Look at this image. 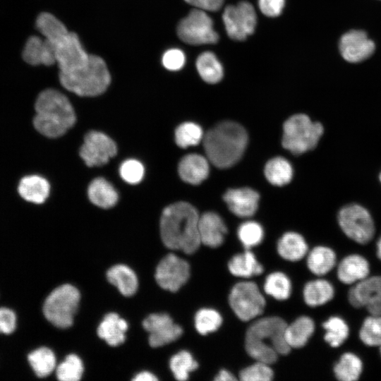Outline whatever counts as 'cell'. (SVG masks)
Segmentation results:
<instances>
[{
	"mask_svg": "<svg viewBox=\"0 0 381 381\" xmlns=\"http://www.w3.org/2000/svg\"><path fill=\"white\" fill-rule=\"evenodd\" d=\"M369 272L370 266L367 260L356 254L345 257L337 267V277L346 284H351L365 279Z\"/></svg>",
	"mask_w": 381,
	"mask_h": 381,
	"instance_id": "21",
	"label": "cell"
},
{
	"mask_svg": "<svg viewBox=\"0 0 381 381\" xmlns=\"http://www.w3.org/2000/svg\"><path fill=\"white\" fill-rule=\"evenodd\" d=\"M28 359L35 373L40 377L48 376L55 368L54 353L47 347H41L31 352Z\"/></svg>",
	"mask_w": 381,
	"mask_h": 381,
	"instance_id": "36",
	"label": "cell"
},
{
	"mask_svg": "<svg viewBox=\"0 0 381 381\" xmlns=\"http://www.w3.org/2000/svg\"><path fill=\"white\" fill-rule=\"evenodd\" d=\"M326 332L324 339L332 347L341 345L349 336V327L345 321L339 317H331L322 324Z\"/></svg>",
	"mask_w": 381,
	"mask_h": 381,
	"instance_id": "38",
	"label": "cell"
},
{
	"mask_svg": "<svg viewBox=\"0 0 381 381\" xmlns=\"http://www.w3.org/2000/svg\"><path fill=\"white\" fill-rule=\"evenodd\" d=\"M197 70L204 81L214 84L223 77V68L215 55L210 52L202 53L196 61Z\"/></svg>",
	"mask_w": 381,
	"mask_h": 381,
	"instance_id": "33",
	"label": "cell"
},
{
	"mask_svg": "<svg viewBox=\"0 0 381 381\" xmlns=\"http://www.w3.org/2000/svg\"><path fill=\"white\" fill-rule=\"evenodd\" d=\"M222 18L227 35L234 40H244L255 31L257 16L254 7L248 1L227 6Z\"/></svg>",
	"mask_w": 381,
	"mask_h": 381,
	"instance_id": "11",
	"label": "cell"
},
{
	"mask_svg": "<svg viewBox=\"0 0 381 381\" xmlns=\"http://www.w3.org/2000/svg\"><path fill=\"white\" fill-rule=\"evenodd\" d=\"M315 325L311 318L301 316L291 324L287 325L285 329V339L290 348L304 346L314 332Z\"/></svg>",
	"mask_w": 381,
	"mask_h": 381,
	"instance_id": "26",
	"label": "cell"
},
{
	"mask_svg": "<svg viewBox=\"0 0 381 381\" xmlns=\"http://www.w3.org/2000/svg\"><path fill=\"white\" fill-rule=\"evenodd\" d=\"M49 183L47 179L38 175L23 177L18 186V192L25 200L35 204L43 203L49 196Z\"/></svg>",
	"mask_w": 381,
	"mask_h": 381,
	"instance_id": "23",
	"label": "cell"
},
{
	"mask_svg": "<svg viewBox=\"0 0 381 381\" xmlns=\"http://www.w3.org/2000/svg\"><path fill=\"white\" fill-rule=\"evenodd\" d=\"M202 130L200 126L195 123L186 122L176 129V143L182 148L196 145L202 140Z\"/></svg>",
	"mask_w": 381,
	"mask_h": 381,
	"instance_id": "42",
	"label": "cell"
},
{
	"mask_svg": "<svg viewBox=\"0 0 381 381\" xmlns=\"http://www.w3.org/2000/svg\"><path fill=\"white\" fill-rule=\"evenodd\" d=\"M83 365L75 354L67 356L56 368V377L62 381H78L81 378Z\"/></svg>",
	"mask_w": 381,
	"mask_h": 381,
	"instance_id": "43",
	"label": "cell"
},
{
	"mask_svg": "<svg viewBox=\"0 0 381 381\" xmlns=\"http://www.w3.org/2000/svg\"><path fill=\"white\" fill-rule=\"evenodd\" d=\"M23 60L32 66H52L56 63L54 45L46 38L31 36L22 52Z\"/></svg>",
	"mask_w": 381,
	"mask_h": 381,
	"instance_id": "20",
	"label": "cell"
},
{
	"mask_svg": "<svg viewBox=\"0 0 381 381\" xmlns=\"http://www.w3.org/2000/svg\"><path fill=\"white\" fill-rule=\"evenodd\" d=\"M52 44L60 71L68 72L82 68L89 59L90 54L85 51L75 32H69Z\"/></svg>",
	"mask_w": 381,
	"mask_h": 381,
	"instance_id": "14",
	"label": "cell"
},
{
	"mask_svg": "<svg viewBox=\"0 0 381 381\" xmlns=\"http://www.w3.org/2000/svg\"><path fill=\"white\" fill-rule=\"evenodd\" d=\"M35 109L34 127L49 138L64 135L75 122L71 102L64 95L54 89H47L40 93Z\"/></svg>",
	"mask_w": 381,
	"mask_h": 381,
	"instance_id": "4",
	"label": "cell"
},
{
	"mask_svg": "<svg viewBox=\"0 0 381 381\" xmlns=\"http://www.w3.org/2000/svg\"><path fill=\"white\" fill-rule=\"evenodd\" d=\"M248 142L246 130L233 121H223L210 128L203 138L210 161L224 169L235 164L242 157Z\"/></svg>",
	"mask_w": 381,
	"mask_h": 381,
	"instance_id": "3",
	"label": "cell"
},
{
	"mask_svg": "<svg viewBox=\"0 0 381 381\" xmlns=\"http://www.w3.org/2000/svg\"><path fill=\"white\" fill-rule=\"evenodd\" d=\"M380 353H381V346H380Z\"/></svg>",
	"mask_w": 381,
	"mask_h": 381,
	"instance_id": "55",
	"label": "cell"
},
{
	"mask_svg": "<svg viewBox=\"0 0 381 381\" xmlns=\"http://www.w3.org/2000/svg\"><path fill=\"white\" fill-rule=\"evenodd\" d=\"M265 175L270 183L282 186L290 182L293 169L286 159L277 157L269 160L266 164Z\"/></svg>",
	"mask_w": 381,
	"mask_h": 381,
	"instance_id": "34",
	"label": "cell"
},
{
	"mask_svg": "<svg viewBox=\"0 0 381 381\" xmlns=\"http://www.w3.org/2000/svg\"><path fill=\"white\" fill-rule=\"evenodd\" d=\"M228 267L233 275L243 278L259 275L263 272L262 265L248 249L234 255L228 262Z\"/></svg>",
	"mask_w": 381,
	"mask_h": 381,
	"instance_id": "27",
	"label": "cell"
},
{
	"mask_svg": "<svg viewBox=\"0 0 381 381\" xmlns=\"http://www.w3.org/2000/svg\"><path fill=\"white\" fill-rule=\"evenodd\" d=\"M379 180H380V183H381V171H380V173L379 174Z\"/></svg>",
	"mask_w": 381,
	"mask_h": 381,
	"instance_id": "54",
	"label": "cell"
},
{
	"mask_svg": "<svg viewBox=\"0 0 381 381\" xmlns=\"http://www.w3.org/2000/svg\"><path fill=\"white\" fill-rule=\"evenodd\" d=\"M121 178L131 184L138 183L144 176L143 164L135 159L124 161L119 169Z\"/></svg>",
	"mask_w": 381,
	"mask_h": 381,
	"instance_id": "46",
	"label": "cell"
},
{
	"mask_svg": "<svg viewBox=\"0 0 381 381\" xmlns=\"http://www.w3.org/2000/svg\"><path fill=\"white\" fill-rule=\"evenodd\" d=\"M199 218L196 209L186 202H178L167 207L160 219L161 238L165 246L186 254L194 253L201 243Z\"/></svg>",
	"mask_w": 381,
	"mask_h": 381,
	"instance_id": "1",
	"label": "cell"
},
{
	"mask_svg": "<svg viewBox=\"0 0 381 381\" xmlns=\"http://www.w3.org/2000/svg\"><path fill=\"white\" fill-rule=\"evenodd\" d=\"M16 325V317L14 312L6 308H0V333H12Z\"/></svg>",
	"mask_w": 381,
	"mask_h": 381,
	"instance_id": "48",
	"label": "cell"
},
{
	"mask_svg": "<svg viewBox=\"0 0 381 381\" xmlns=\"http://www.w3.org/2000/svg\"><path fill=\"white\" fill-rule=\"evenodd\" d=\"M287 324L281 318L271 316L260 318L248 328L245 347L250 356L256 361L272 364L279 355H286L291 348L285 339Z\"/></svg>",
	"mask_w": 381,
	"mask_h": 381,
	"instance_id": "2",
	"label": "cell"
},
{
	"mask_svg": "<svg viewBox=\"0 0 381 381\" xmlns=\"http://www.w3.org/2000/svg\"><path fill=\"white\" fill-rule=\"evenodd\" d=\"M259 198V194L250 188L229 189L223 196L231 212L240 217H248L255 214Z\"/></svg>",
	"mask_w": 381,
	"mask_h": 381,
	"instance_id": "18",
	"label": "cell"
},
{
	"mask_svg": "<svg viewBox=\"0 0 381 381\" xmlns=\"http://www.w3.org/2000/svg\"><path fill=\"white\" fill-rule=\"evenodd\" d=\"M363 363L361 359L352 353L341 355L334 367L336 377L341 381L357 380L362 372Z\"/></svg>",
	"mask_w": 381,
	"mask_h": 381,
	"instance_id": "35",
	"label": "cell"
},
{
	"mask_svg": "<svg viewBox=\"0 0 381 381\" xmlns=\"http://www.w3.org/2000/svg\"><path fill=\"white\" fill-rule=\"evenodd\" d=\"M190 277L187 261L174 253L164 256L158 264L155 279L160 287L176 292L186 283Z\"/></svg>",
	"mask_w": 381,
	"mask_h": 381,
	"instance_id": "12",
	"label": "cell"
},
{
	"mask_svg": "<svg viewBox=\"0 0 381 381\" xmlns=\"http://www.w3.org/2000/svg\"><path fill=\"white\" fill-rule=\"evenodd\" d=\"M350 304L364 308L370 315H381V276H373L357 282L348 293Z\"/></svg>",
	"mask_w": 381,
	"mask_h": 381,
	"instance_id": "13",
	"label": "cell"
},
{
	"mask_svg": "<svg viewBox=\"0 0 381 381\" xmlns=\"http://www.w3.org/2000/svg\"><path fill=\"white\" fill-rule=\"evenodd\" d=\"M332 285L327 280L316 279L308 282L303 289V298L306 303L315 307L329 301L334 296Z\"/></svg>",
	"mask_w": 381,
	"mask_h": 381,
	"instance_id": "31",
	"label": "cell"
},
{
	"mask_svg": "<svg viewBox=\"0 0 381 381\" xmlns=\"http://www.w3.org/2000/svg\"><path fill=\"white\" fill-rule=\"evenodd\" d=\"M229 301L236 315L243 321L258 317L265 306L264 296L253 282H241L235 284L229 294Z\"/></svg>",
	"mask_w": 381,
	"mask_h": 381,
	"instance_id": "10",
	"label": "cell"
},
{
	"mask_svg": "<svg viewBox=\"0 0 381 381\" xmlns=\"http://www.w3.org/2000/svg\"><path fill=\"white\" fill-rule=\"evenodd\" d=\"M184 53L179 49H171L167 51L162 57L164 66L170 71H178L185 64Z\"/></svg>",
	"mask_w": 381,
	"mask_h": 381,
	"instance_id": "47",
	"label": "cell"
},
{
	"mask_svg": "<svg viewBox=\"0 0 381 381\" xmlns=\"http://www.w3.org/2000/svg\"><path fill=\"white\" fill-rule=\"evenodd\" d=\"M90 201L102 208H109L116 205L118 193L110 183L103 178L94 179L87 190Z\"/></svg>",
	"mask_w": 381,
	"mask_h": 381,
	"instance_id": "29",
	"label": "cell"
},
{
	"mask_svg": "<svg viewBox=\"0 0 381 381\" xmlns=\"http://www.w3.org/2000/svg\"><path fill=\"white\" fill-rule=\"evenodd\" d=\"M127 329L128 324L124 319L115 313H110L104 316L98 326L97 334L109 345L116 346L125 341Z\"/></svg>",
	"mask_w": 381,
	"mask_h": 381,
	"instance_id": "24",
	"label": "cell"
},
{
	"mask_svg": "<svg viewBox=\"0 0 381 381\" xmlns=\"http://www.w3.org/2000/svg\"><path fill=\"white\" fill-rule=\"evenodd\" d=\"M285 0H258L261 12L268 17H276L281 14Z\"/></svg>",
	"mask_w": 381,
	"mask_h": 381,
	"instance_id": "49",
	"label": "cell"
},
{
	"mask_svg": "<svg viewBox=\"0 0 381 381\" xmlns=\"http://www.w3.org/2000/svg\"><path fill=\"white\" fill-rule=\"evenodd\" d=\"M324 133L320 122H313L308 116L295 114L283 126L282 146L294 155L313 150Z\"/></svg>",
	"mask_w": 381,
	"mask_h": 381,
	"instance_id": "6",
	"label": "cell"
},
{
	"mask_svg": "<svg viewBox=\"0 0 381 381\" xmlns=\"http://www.w3.org/2000/svg\"><path fill=\"white\" fill-rule=\"evenodd\" d=\"M116 143L107 135L98 131H90L80 149V155L89 167L105 164L116 154Z\"/></svg>",
	"mask_w": 381,
	"mask_h": 381,
	"instance_id": "15",
	"label": "cell"
},
{
	"mask_svg": "<svg viewBox=\"0 0 381 381\" xmlns=\"http://www.w3.org/2000/svg\"><path fill=\"white\" fill-rule=\"evenodd\" d=\"M361 340L370 346H381V315L367 317L359 332Z\"/></svg>",
	"mask_w": 381,
	"mask_h": 381,
	"instance_id": "40",
	"label": "cell"
},
{
	"mask_svg": "<svg viewBox=\"0 0 381 381\" xmlns=\"http://www.w3.org/2000/svg\"><path fill=\"white\" fill-rule=\"evenodd\" d=\"M149 333V344L152 347H159L179 339L182 328L166 313H154L147 317L143 322Z\"/></svg>",
	"mask_w": 381,
	"mask_h": 381,
	"instance_id": "16",
	"label": "cell"
},
{
	"mask_svg": "<svg viewBox=\"0 0 381 381\" xmlns=\"http://www.w3.org/2000/svg\"><path fill=\"white\" fill-rule=\"evenodd\" d=\"M198 230L201 243L210 248L220 246L227 232L221 217L213 212H205L200 217Z\"/></svg>",
	"mask_w": 381,
	"mask_h": 381,
	"instance_id": "19",
	"label": "cell"
},
{
	"mask_svg": "<svg viewBox=\"0 0 381 381\" xmlns=\"http://www.w3.org/2000/svg\"><path fill=\"white\" fill-rule=\"evenodd\" d=\"M169 366L174 377L183 381L188 380L190 372L197 369L198 363L189 351L183 350L171 358Z\"/></svg>",
	"mask_w": 381,
	"mask_h": 381,
	"instance_id": "39",
	"label": "cell"
},
{
	"mask_svg": "<svg viewBox=\"0 0 381 381\" xmlns=\"http://www.w3.org/2000/svg\"><path fill=\"white\" fill-rule=\"evenodd\" d=\"M36 27L42 36L52 44H54L69 32L64 24L49 13H42L38 16Z\"/></svg>",
	"mask_w": 381,
	"mask_h": 381,
	"instance_id": "32",
	"label": "cell"
},
{
	"mask_svg": "<svg viewBox=\"0 0 381 381\" xmlns=\"http://www.w3.org/2000/svg\"><path fill=\"white\" fill-rule=\"evenodd\" d=\"M264 290L267 294L277 300H285L291 295V281L282 272H272L265 279Z\"/></svg>",
	"mask_w": 381,
	"mask_h": 381,
	"instance_id": "37",
	"label": "cell"
},
{
	"mask_svg": "<svg viewBox=\"0 0 381 381\" xmlns=\"http://www.w3.org/2000/svg\"><path fill=\"white\" fill-rule=\"evenodd\" d=\"M236 380L234 375L225 369L221 370L214 377V380L216 381H230Z\"/></svg>",
	"mask_w": 381,
	"mask_h": 381,
	"instance_id": "51",
	"label": "cell"
},
{
	"mask_svg": "<svg viewBox=\"0 0 381 381\" xmlns=\"http://www.w3.org/2000/svg\"><path fill=\"white\" fill-rule=\"evenodd\" d=\"M135 381H156L157 378L153 374L147 371H143L133 379Z\"/></svg>",
	"mask_w": 381,
	"mask_h": 381,
	"instance_id": "52",
	"label": "cell"
},
{
	"mask_svg": "<svg viewBox=\"0 0 381 381\" xmlns=\"http://www.w3.org/2000/svg\"><path fill=\"white\" fill-rule=\"evenodd\" d=\"M222 323V318L219 312L212 308L200 309L195 316V326L202 335L216 331Z\"/></svg>",
	"mask_w": 381,
	"mask_h": 381,
	"instance_id": "41",
	"label": "cell"
},
{
	"mask_svg": "<svg viewBox=\"0 0 381 381\" xmlns=\"http://www.w3.org/2000/svg\"><path fill=\"white\" fill-rule=\"evenodd\" d=\"M179 174L185 182L193 185L199 184L208 176V162L200 155H187L179 164Z\"/></svg>",
	"mask_w": 381,
	"mask_h": 381,
	"instance_id": "22",
	"label": "cell"
},
{
	"mask_svg": "<svg viewBox=\"0 0 381 381\" xmlns=\"http://www.w3.org/2000/svg\"><path fill=\"white\" fill-rule=\"evenodd\" d=\"M377 255L378 258L381 260V237L377 243Z\"/></svg>",
	"mask_w": 381,
	"mask_h": 381,
	"instance_id": "53",
	"label": "cell"
},
{
	"mask_svg": "<svg viewBox=\"0 0 381 381\" xmlns=\"http://www.w3.org/2000/svg\"><path fill=\"white\" fill-rule=\"evenodd\" d=\"M177 35L181 40L192 45L214 44L219 40L212 18L200 8L193 9L179 22Z\"/></svg>",
	"mask_w": 381,
	"mask_h": 381,
	"instance_id": "9",
	"label": "cell"
},
{
	"mask_svg": "<svg viewBox=\"0 0 381 381\" xmlns=\"http://www.w3.org/2000/svg\"><path fill=\"white\" fill-rule=\"evenodd\" d=\"M263 236L262 227L256 222H243L238 229V238L246 249H250L260 244Z\"/></svg>",
	"mask_w": 381,
	"mask_h": 381,
	"instance_id": "44",
	"label": "cell"
},
{
	"mask_svg": "<svg viewBox=\"0 0 381 381\" xmlns=\"http://www.w3.org/2000/svg\"><path fill=\"white\" fill-rule=\"evenodd\" d=\"M336 265V255L333 250L326 246H317L308 254L307 265L315 274H326Z\"/></svg>",
	"mask_w": 381,
	"mask_h": 381,
	"instance_id": "30",
	"label": "cell"
},
{
	"mask_svg": "<svg viewBox=\"0 0 381 381\" xmlns=\"http://www.w3.org/2000/svg\"><path fill=\"white\" fill-rule=\"evenodd\" d=\"M188 4L204 11H217L223 4L224 0H184Z\"/></svg>",
	"mask_w": 381,
	"mask_h": 381,
	"instance_id": "50",
	"label": "cell"
},
{
	"mask_svg": "<svg viewBox=\"0 0 381 381\" xmlns=\"http://www.w3.org/2000/svg\"><path fill=\"white\" fill-rule=\"evenodd\" d=\"M339 50L346 61L357 63L372 55L375 50V44L365 32L351 30L341 37Z\"/></svg>",
	"mask_w": 381,
	"mask_h": 381,
	"instance_id": "17",
	"label": "cell"
},
{
	"mask_svg": "<svg viewBox=\"0 0 381 381\" xmlns=\"http://www.w3.org/2000/svg\"><path fill=\"white\" fill-rule=\"evenodd\" d=\"M277 252L285 260L297 261L308 252V245L303 237L296 232L285 233L278 241Z\"/></svg>",
	"mask_w": 381,
	"mask_h": 381,
	"instance_id": "28",
	"label": "cell"
},
{
	"mask_svg": "<svg viewBox=\"0 0 381 381\" xmlns=\"http://www.w3.org/2000/svg\"><path fill=\"white\" fill-rule=\"evenodd\" d=\"M80 298V293L75 286L68 284L58 286L44 301L43 312L45 318L59 328L71 326Z\"/></svg>",
	"mask_w": 381,
	"mask_h": 381,
	"instance_id": "7",
	"label": "cell"
},
{
	"mask_svg": "<svg viewBox=\"0 0 381 381\" xmlns=\"http://www.w3.org/2000/svg\"><path fill=\"white\" fill-rule=\"evenodd\" d=\"M273 376V371L269 364L258 361L239 373V378L243 381H270Z\"/></svg>",
	"mask_w": 381,
	"mask_h": 381,
	"instance_id": "45",
	"label": "cell"
},
{
	"mask_svg": "<svg viewBox=\"0 0 381 381\" xmlns=\"http://www.w3.org/2000/svg\"><path fill=\"white\" fill-rule=\"evenodd\" d=\"M107 277L125 296L133 295L138 289V278L135 272L126 265H116L111 267L107 272Z\"/></svg>",
	"mask_w": 381,
	"mask_h": 381,
	"instance_id": "25",
	"label": "cell"
},
{
	"mask_svg": "<svg viewBox=\"0 0 381 381\" xmlns=\"http://www.w3.org/2000/svg\"><path fill=\"white\" fill-rule=\"evenodd\" d=\"M64 87L79 96L92 97L103 93L108 87L111 76L104 61L90 55L87 64L78 69L59 72Z\"/></svg>",
	"mask_w": 381,
	"mask_h": 381,
	"instance_id": "5",
	"label": "cell"
},
{
	"mask_svg": "<svg viewBox=\"0 0 381 381\" xmlns=\"http://www.w3.org/2000/svg\"><path fill=\"white\" fill-rule=\"evenodd\" d=\"M338 224L343 232L360 244L370 242L375 234L374 221L368 210L358 204H349L339 210Z\"/></svg>",
	"mask_w": 381,
	"mask_h": 381,
	"instance_id": "8",
	"label": "cell"
}]
</instances>
